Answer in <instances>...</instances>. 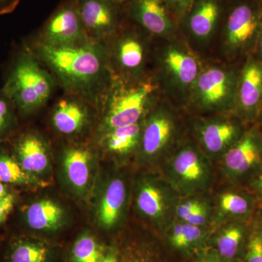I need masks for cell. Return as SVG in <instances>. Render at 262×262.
Here are the masks:
<instances>
[{
    "label": "cell",
    "instance_id": "cell-22",
    "mask_svg": "<svg viewBox=\"0 0 262 262\" xmlns=\"http://www.w3.org/2000/svg\"><path fill=\"white\" fill-rule=\"evenodd\" d=\"M22 221L29 228L37 231H53L64 220L63 208L56 202L42 199L33 202L20 211Z\"/></svg>",
    "mask_w": 262,
    "mask_h": 262
},
{
    "label": "cell",
    "instance_id": "cell-14",
    "mask_svg": "<svg viewBox=\"0 0 262 262\" xmlns=\"http://www.w3.org/2000/svg\"><path fill=\"white\" fill-rule=\"evenodd\" d=\"M93 40L81 20L76 1L61 5L53 13L35 41L51 48H70Z\"/></svg>",
    "mask_w": 262,
    "mask_h": 262
},
{
    "label": "cell",
    "instance_id": "cell-36",
    "mask_svg": "<svg viewBox=\"0 0 262 262\" xmlns=\"http://www.w3.org/2000/svg\"><path fill=\"white\" fill-rule=\"evenodd\" d=\"M190 262H227L215 251L201 253Z\"/></svg>",
    "mask_w": 262,
    "mask_h": 262
},
{
    "label": "cell",
    "instance_id": "cell-5",
    "mask_svg": "<svg viewBox=\"0 0 262 262\" xmlns=\"http://www.w3.org/2000/svg\"><path fill=\"white\" fill-rule=\"evenodd\" d=\"M161 98L158 84L150 75L139 81H125L113 77L100 108L103 117L101 134L145 118Z\"/></svg>",
    "mask_w": 262,
    "mask_h": 262
},
{
    "label": "cell",
    "instance_id": "cell-21",
    "mask_svg": "<svg viewBox=\"0 0 262 262\" xmlns=\"http://www.w3.org/2000/svg\"><path fill=\"white\" fill-rule=\"evenodd\" d=\"M251 222H224L215 239V252L227 262L242 261Z\"/></svg>",
    "mask_w": 262,
    "mask_h": 262
},
{
    "label": "cell",
    "instance_id": "cell-38",
    "mask_svg": "<svg viewBox=\"0 0 262 262\" xmlns=\"http://www.w3.org/2000/svg\"><path fill=\"white\" fill-rule=\"evenodd\" d=\"M101 262H119L116 251L114 250H110L107 252L104 253Z\"/></svg>",
    "mask_w": 262,
    "mask_h": 262
},
{
    "label": "cell",
    "instance_id": "cell-9",
    "mask_svg": "<svg viewBox=\"0 0 262 262\" xmlns=\"http://www.w3.org/2000/svg\"><path fill=\"white\" fill-rule=\"evenodd\" d=\"M182 110L160 98L144 119L139 151L150 163L167 160L185 139Z\"/></svg>",
    "mask_w": 262,
    "mask_h": 262
},
{
    "label": "cell",
    "instance_id": "cell-30",
    "mask_svg": "<svg viewBox=\"0 0 262 262\" xmlns=\"http://www.w3.org/2000/svg\"><path fill=\"white\" fill-rule=\"evenodd\" d=\"M18 117L14 104L0 89V144L10 140L15 135Z\"/></svg>",
    "mask_w": 262,
    "mask_h": 262
},
{
    "label": "cell",
    "instance_id": "cell-41",
    "mask_svg": "<svg viewBox=\"0 0 262 262\" xmlns=\"http://www.w3.org/2000/svg\"><path fill=\"white\" fill-rule=\"evenodd\" d=\"M13 191L12 189V187L10 186L7 185L2 182H0V198H3V196H6L7 194H9Z\"/></svg>",
    "mask_w": 262,
    "mask_h": 262
},
{
    "label": "cell",
    "instance_id": "cell-15",
    "mask_svg": "<svg viewBox=\"0 0 262 262\" xmlns=\"http://www.w3.org/2000/svg\"><path fill=\"white\" fill-rule=\"evenodd\" d=\"M261 111L262 61L252 55L241 63L234 113L251 125Z\"/></svg>",
    "mask_w": 262,
    "mask_h": 262
},
{
    "label": "cell",
    "instance_id": "cell-6",
    "mask_svg": "<svg viewBox=\"0 0 262 262\" xmlns=\"http://www.w3.org/2000/svg\"><path fill=\"white\" fill-rule=\"evenodd\" d=\"M241 66L203 60L185 110L194 116L234 113Z\"/></svg>",
    "mask_w": 262,
    "mask_h": 262
},
{
    "label": "cell",
    "instance_id": "cell-19",
    "mask_svg": "<svg viewBox=\"0 0 262 262\" xmlns=\"http://www.w3.org/2000/svg\"><path fill=\"white\" fill-rule=\"evenodd\" d=\"M90 105L93 104L83 98L67 94L57 101L53 108L51 121L53 127L64 136L80 134L89 123Z\"/></svg>",
    "mask_w": 262,
    "mask_h": 262
},
{
    "label": "cell",
    "instance_id": "cell-2",
    "mask_svg": "<svg viewBox=\"0 0 262 262\" xmlns=\"http://www.w3.org/2000/svg\"><path fill=\"white\" fill-rule=\"evenodd\" d=\"M203 60L181 35L155 39L150 75L158 84L161 98L174 107L185 110Z\"/></svg>",
    "mask_w": 262,
    "mask_h": 262
},
{
    "label": "cell",
    "instance_id": "cell-40",
    "mask_svg": "<svg viewBox=\"0 0 262 262\" xmlns=\"http://www.w3.org/2000/svg\"><path fill=\"white\" fill-rule=\"evenodd\" d=\"M253 222L262 234V208H258V211L253 218Z\"/></svg>",
    "mask_w": 262,
    "mask_h": 262
},
{
    "label": "cell",
    "instance_id": "cell-23",
    "mask_svg": "<svg viewBox=\"0 0 262 262\" xmlns=\"http://www.w3.org/2000/svg\"><path fill=\"white\" fill-rule=\"evenodd\" d=\"M127 190L121 178H114L108 182L98 209V219L101 227L113 229L118 224L126 203Z\"/></svg>",
    "mask_w": 262,
    "mask_h": 262
},
{
    "label": "cell",
    "instance_id": "cell-16",
    "mask_svg": "<svg viewBox=\"0 0 262 262\" xmlns=\"http://www.w3.org/2000/svg\"><path fill=\"white\" fill-rule=\"evenodd\" d=\"M130 16L138 27L155 39L180 36L178 25L163 0H132Z\"/></svg>",
    "mask_w": 262,
    "mask_h": 262
},
{
    "label": "cell",
    "instance_id": "cell-18",
    "mask_svg": "<svg viewBox=\"0 0 262 262\" xmlns=\"http://www.w3.org/2000/svg\"><path fill=\"white\" fill-rule=\"evenodd\" d=\"M10 140L12 155L27 173L35 177L48 168L47 144L37 133L24 131L15 134Z\"/></svg>",
    "mask_w": 262,
    "mask_h": 262
},
{
    "label": "cell",
    "instance_id": "cell-12",
    "mask_svg": "<svg viewBox=\"0 0 262 262\" xmlns=\"http://www.w3.org/2000/svg\"><path fill=\"white\" fill-rule=\"evenodd\" d=\"M220 160L224 176L231 184L247 187L262 165V134L257 124L248 125Z\"/></svg>",
    "mask_w": 262,
    "mask_h": 262
},
{
    "label": "cell",
    "instance_id": "cell-43",
    "mask_svg": "<svg viewBox=\"0 0 262 262\" xmlns=\"http://www.w3.org/2000/svg\"><path fill=\"white\" fill-rule=\"evenodd\" d=\"M108 1L112 2V3H123V2L127 1V0H108Z\"/></svg>",
    "mask_w": 262,
    "mask_h": 262
},
{
    "label": "cell",
    "instance_id": "cell-17",
    "mask_svg": "<svg viewBox=\"0 0 262 262\" xmlns=\"http://www.w3.org/2000/svg\"><path fill=\"white\" fill-rule=\"evenodd\" d=\"M88 35L98 42H107L120 29L118 12L108 0H75Z\"/></svg>",
    "mask_w": 262,
    "mask_h": 262
},
{
    "label": "cell",
    "instance_id": "cell-42",
    "mask_svg": "<svg viewBox=\"0 0 262 262\" xmlns=\"http://www.w3.org/2000/svg\"><path fill=\"white\" fill-rule=\"evenodd\" d=\"M257 124L258 129H259L260 132L262 134V111L260 114L259 117H258L257 122H256Z\"/></svg>",
    "mask_w": 262,
    "mask_h": 262
},
{
    "label": "cell",
    "instance_id": "cell-28",
    "mask_svg": "<svg viewBox=\"0 0 262 262\" xmlns=\"http://www.w3.org/2000/svg\"><path fill=\"white\" fill-rule=\"evenodd\" d=\"M4 144H0V182L10 187H28L37 184L36 177L22 168Z\"/></svg>",
    "mask_w": 262,
    "mask_h": 262
},
{
    "label": "cell",
    "instance_id": "cell-27",
    "mask_svg": "<svg viewBox=\"0 0 262 262\" xmlns=\"http://www.w3.org/2000/svg\"><path fill=\"white\" fill-rule=\"evenodd\" d=\"M177 219L199 227H208L213 219L209 202L200 194L179 196L176 206Z\"/></svg>",
    "mask_w": 262,
    "mask_h": 262
},
{
    "label": "cell",
    "instance_id": "cell-11",
    "mask_svg": "<svg viewBox=\"0 0 262 262\" xmlns=\"http://www.w3.org/2000/svg\"><path fill=\"white\" fill-rule=\"evenodd\" d=\"M226 5L222 7L221 0H196L179 22L181 36L203 59V53L215 45Z\"/></svg>",
    "mask_w": 262,
    "mask_h": 262
},
{
    "label": "cell",
    "instance_id": "cell-20",
    "mask_svg": "<svg viewBox=\"0 0 262 262\" xmlns=\"http://www.w3.org/2000/svg\"><path fill=\"white\" fill-rule=\"evenodd\" d=\"M221 193L217 198V208L223 222H250L258 211L257 202L248 188L233 185Z\"/></svg>",
    "mask_w": 262,
    "mask_h": 262
},
{
    "label": "cell",
    "instance_id": "cell-33",
    "mask_svg": "<svg viewBox=\"0 0 262 262\" xmlns=\"http://www.w3.org/2000/svg\"><path fill=\"white\" fill-rule=\"evenodd\" d=\"M17 195L13 191L0 198V226L5 225L14 211L17 204Z\"/></svg>",
    "mask_w": 262,
    "mask_h": 262
},
{
    "label": "cell",
    "instance_id": "cell-44",
    "mask_svg": "<svg viewBox=\"0 0 262 262\" xmlns=\"http://www.w3.org/2000/svg\"><path fill=\"white\" fill-rule=\"evenodd\" d=\"M131 262H142V261H131Z\"/></svg>",
    "mask_w": 262,
    "mask_h": 262
},
{
    "label": "cell",
    "instance_id": "cell-10",
    "mask_svg": "<svg viewBox=\"0 0 262 262\" xmlns=\"http://www.w3.org/2000/svg\"><path fill=\"white\" fill-rule=\"evenodd\" d=\"M194 117L192 139L211 160H220L248 126L234 113Z\"/></svg>",
    "mask_w": 262,
    "mask_h": 262
},
{
    "label": "cell",
    "instance_id": "cell-7",
    "mask_svg": "<svg viewBox=\"0 0 262 262\" xmlns=\"http://www.w3.org/2000/svg\"><path fill=\"white\" fill-rule=\"evenodd\" d=\"M155 41V38L138 26L120 28L106 42L113 77L139 81L149 77Z\"/></svg>",
    "mask_w": 262,
    "mask_h": 262
},
{
    "label": "cell",
    "instance_id": "cell-13",
    "mask_svg": "<svg viewBox=\"0 0 262 262\" xmlns=\"http://www.w3.org/2000/svg\"><path fill=\"white\" fill-rule=\"evenodd\" d=\"M180 195L165 179L146 177L138 185L136 206L158 228L167 229L175 215Z\"/></svg>",
    "mask_w": 262,
    "mask_h": 262
},
{
    "label": "cell",
    "instance_id": "cell-4",
    "mask_svg": "<svg viewBox=\"0 0 262 262\" xmlns=\"http://www.w3.org/2000/svg\"><path fill=\"white\" fill-rule=\"evenodd\" d=\"M215 40L217 61L241 64L254 54L262 27L259 0H229Z\"/></svg>",
    "mask_w": 262,
    "mask_h": 262
},
{
    "label": "cell",
    "instance_id": "cell-8",
    "mask_svg": "<svg viewBox=\"0 0 262 262\" xmlns=\"http://www.w3.org/2000/svg\"><path fill=\"white\" fill-rule=\"evenodd\" d=\"M164 178L180 196L201 194L211 187V160L192 139H185L164 162Z\"/></svg>",
    "mask_w": 262,
    "mask_h": 262
},
{
    "label": "cell",
    "instance_id": "cell-3",
    "mask_svg": "<svg viewBox=\"0 0 262 262\" xmlns=\"http://www.w3.org/2000/svg\"><path fill=\"white\" fill-rule=\"evenodd\" d=\"M56 79L24 43L7 63L3 85L19 116L26 117L44 106L56 87Z\"/></svg>",
    "mask_w": 262,
    "mask_h": 262
},
{
    "label": "cell",
    "instance_id": "cell-25",
    "mask_svg": "<svg viewBox=\"0 0 262 262\" xmlns=\"http://www.w3.org/2000/svg\"><path fill=\"white\" fill-rule=\"evenodd\" d=\"M91 158L89 150L80 146L68 148L63 154L66 176L71 185L78 192H82L89 186Z\"/></svg>",
    "mask_w": 262,
    "mask_h": 262
},
{
    "label": "cell",
    "instance_id": "cell-24",
    "mask_svg": "<svg viewBox=\"0 0 262 262\" xmlns=\"http://www.w3.org/2000/svg\"><path fill=\"white\" fill-rule=\"evenodd\" d=\"M144 119L137 123L117 127L104 133L102 134L103 146L110 153L118 156H126L138 151L140 146Z\"/></svg>",
    "mask_w": 262,
    "mask_h": 262
},
{
    "label": "cell",
    "instance_id": "cell-37",
    "mask_svg": "<svg viewBox=\"0 0 262 262\" xmlns=\"http://www.w3.org/2000/svg\"><path fill=\"white\" fill-rule=\"evenodd\" d=\"M19 0H0V14L10 13L14 10Z\"/></svg>",
    "mask_w": 262,
    "mask_h": 262
},
{
    "label": "cell",
    "instance_id": "cell-39",
    "mask_svg": "<svg viewBox=\"0 0 262 262\" xmlns=\"http://www.w3.org/2000/svg\"><path fill=\"white\" fill-rule=\"evenodd\" d=\"M253 56L256 57L258 59L262 61V27L261 29V32H260L259 37H258V40L257 46H256V51H255L254 54Z\"/></svg>",
    "mask_w": 262,
    "mask_h": 262
},
{
    "label": "cell",
    "instance_id": "cell-29",
    "mask_svg": "<svg viewBox=\"0 0 262 262\" xmlns=\"http://www.w3.org/2000/svg\"><path fill=\"white\" fill-rule=\"evenodd\" d=\"M49 251L44 245L18 237L10 244L7 262H48Z\"/></svg>",
    "mask_w": 262,
    "mask_h": 262
},
{
    "label": "cell",
    "instance_id": "cell-35",
    "mask_svg": "<svg viewBox=\"0 0 262 262\" xmlns=\"http://www.w3.org/2000/svg\"><path fill=\"white\" fill-rule=\"evenodd\" d=\"M246 188L256 198L258 208H262V165Z\"/></svg>",
    "mask_w": 262,
    "mask_h": 262
},
{
    "label": "cell",
    "instance_id": "cell-32",
    "mask_svg": "<svg viewBox=\"0 0 262 262\" xmlns=\"http://www.w3.org/2000/svg\"><path fill=\"white\" fill-rule=\"evenodd\" d=\"M241 262H262V234L253 220Z\"/></svg>",
    "mask_w": 262,
    "mask_h": 262
},
{
    "label": "cell",
    "instance_id": "cell-34",
    "mask_svg": "<svg viewBox=\"0 0 262 262\" xmlns=\"http://www.w3.org/2000/svg\"><path fill=\"white\" fill-rule=\"evenodd\" d=\"M196 0H163L170 13L175 15L179 22L182 20Z\"/></svg>",
    "mask_w": 262,
    "mask_h": 262
},
{
    "label": "cell",
    "instance_id": "cell-31",
    "mask_svg": "<svg viewBox=\"0 0 262 262\" xmlns=\"http://www.w3.org/2000/svg\"><path fill=\"white\" fill-rule=\"evenodd\" d=\"M103 255L102 248L89 234L81 235L72 248L73 262H101Z\"/></svg>",
    "mask_w": 262,
    "mask_h": 262
},
{
    "label": "cell",
    "instance_id": "cell-45",
    "mask_svg": "<svg viewBox=\"0 0 262 262\" xmlns=\"http://www.w3.org/2000/svg\"><path fill=\"white\" fill-rule=\"evenodd\" d=\"M260 2H261V5H262V0H259Z\"/></svg>",
    "mask_w": 262,
    "mask_h": 262
},
{
    "label": "cell",
    "instance_id": "cell-26",
    "mask_svg": "<svg viewBox=\"0 0 262 262\" xmlns=\"http://www.w3.org/2000/svg\"><path fill=\"white\" fill-rule=\"evenodd\" d=\"M169 244L175 249L189 251L203 247L208 238L206 227H199L174 219L166 229Z\"/></svg>",
    "mask_w": 262,
    "mask_h": 262
},
{
    "label": "cell",
    "instance_id": "cell-1",
    "mask_svg": "<svg viewBox=\"0 0 262 262\" xmlns=\"http://www.w3.org/2000/svg\"><path fill=\"white\" fill-rule=\"evenodd\" d=\"M69 94L101 106L113 81L106 43L91 40L82 46L51 48L37 41L24 42Z\"/></svg>",
    "mask_w": 262,
    "mask_h": 262
}]
</instances>
